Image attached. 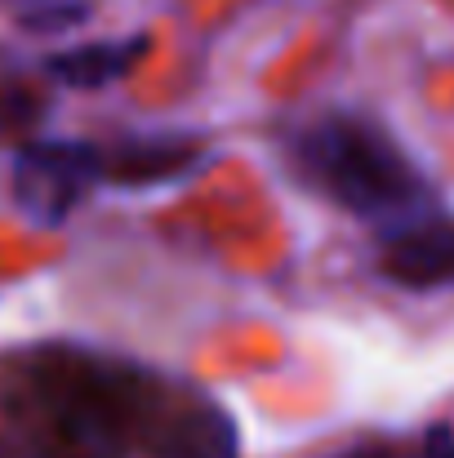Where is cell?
I'll return each instance as SVG.
<instances>
[{
	"instance_id": "obj_2",
	"label": "cell",
	"mask_w": 454,
	"mask_h": 458,
	"mask_svg": "<svg viewBox=\"0 0 454 458\" xmlns=\"http://www.w3.org/2000/svg\"><path fill=\"white\" fill-rule=\"evenodd\" d=\"M94 182H103V152L90 143H27L13 160V200L40 227L63 223Z\"/></svg>"
},
{
	"instance_id": "obj_8",
	"label": "cell",
	"mask_w": 454,
	"mask_h": 458,
	"mask_svg": "<svg viewBox=\"0 0 454 458\" xmlns=\"http://www.w3.org/2000/svg\"><path fill=\"white\" fill-rule=\"evenodd\" d=\"M85 18H90V4H54V9L27 13L22 22L36 27V31H58V27H72V22H85Z\"/></svg>"
},
{
	"instance_id": "obj_3",
	"label": "cell",
	"mask_w": 454,
	"mask_h": 458,
	"mask_svg": "<svg viewBox=\"0 0 454 458\" xmlns=\"http://www.w3.org/2000/svg\"><path fill=\"white\" fill-rule=\"evenodd\" d=\"M383 276L406 290L454 285V218H424L383 245Z\"/></svg>"
},
{
	"instance_id": "obj_4",
	"label": "cell",
	"mask_w": 454,
	"mask_h": 458,
	"mask_svg": "<svg viewBox=\"0 0 454 458\" xmlns=\"http://www.w3.org/2000/svg\"><path fill=\"white\" fill-rule=\"evenodd\" d=\"M205 160L201 143H169V139H148V143H121L103 152V182L116 187H160L183 174H192Z\"/></svg>"
},
{
	"instance_id": "obj_7",
	"label": "cell",
	"mask_w": 454,
	"mask_h": 458,
	"mask_svg": "<svg viewBox=\"0 0 454 458\" xmlns=\"http://www.w3.org/2000/svg\"><path fill=\"white\" fill-rule=\"evenodd\" d=\"M45 116V98L36 85L27 81H13V76H0V139H18V134H31Z\"/></svg>"
},
{
	"instance_id": "obj_6",
	"label": "cell",
	"mask_w": 454,
	"mask_h": 458,
	"mask_svg": "<svg viewBox=\"0 0 454 458\" xmlns=\"http://www.w3.org/2000/svg\"><path fill=\"white\" fill-rule=\"evenodd\" d=\"M151 458H236V441L218 410H192L169 423Z\"/></svg>"
},
{
	"instance_id": "obj_9",
	"label": "cell",
	"mask_w": 454,
	"mask_h": 458,
	"mask_svg": "<svg viewBox=\"0 0 454 458\" xmlns=\"http://www.w3.org/2000/svg\"><path fill=\"white\" fill-rule=\"evenodd\" d=\"M441 458H454V445H446V454H441Z\"/></svg>"
},
{
	"instance_id": "obj_1",
	"label": "cell",
	"mask_w": 454,
	"mask_h": 458,
	"mask_svg": "<svg viewBox=\"0 0 454 458\" xmlns=\"http://www.w3.org/2000/svg\"><path fill=\"white\" fill-rule=\"evenodd\" d=\"M299 160L334 205H343L361 218L410 214L428 196L419 169L397 148V139L352 112L321 116L303 134Z\"/></svg>"
},
{
	"instance_id": "obj_5",
	"label": "cell",
	"mask_w": 454,
	"mask_h": 458,
	"mask_svg": "<svg viewBox=\"0 0 454 458\" xmlns=\"http://www.w3.org/2000/svg\"><path fill=\"white\" fill-rule=\"evenodd\" d=\"M148 36H130V40H99V45H81V49H63L49 54L45 67L49 76H58L63 85L76 89H103L121 76H130L139 67V58L148 54Z\"/></svg>"
}]
</instances>
